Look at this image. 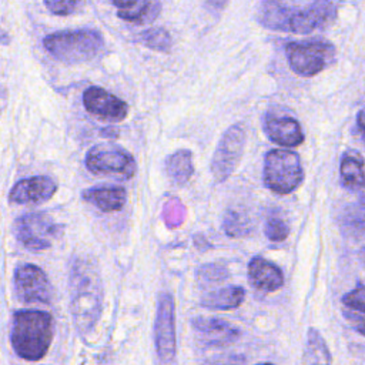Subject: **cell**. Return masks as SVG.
Here are the masks:
<instances>
[{"label": "cell", "mask_w": 365, "mask_h": 365, "mask_svg": "<svg viewBox=\"0 0 365 365\" xmlns=\"http://www.w3.org/2000/svg\"><path fill=\"white\" fill-rule=\"evenodd\" d=\"M264 131L272 143L281 147H298L305 138L301 124L289 115L268 114L264 120Z\"/></svg>", "instance_id": "cell-15"}, {"label": "cell", "mask_w": 365, "mask_h": 365, "mask_svg": "<svg viewBox=\"0 0 365 365\" xmlns=\"http://www.w3.org/2000/svg\"><path fill=\"white\" fill-rule=\"evenodd\" d=\"M247 144L245 127L240 123L231 125L221 135L211 160V174L215 182L225 181L240 164Z\"/></svg>", "instance_id": "cell-7"}, {"label": "cell", "mask_w": 365, "mask_h": 365, "mask_svg": "<svg viewBox=\"0 0 365 365\" xmlns=\"http://www.w3.org/2000/svg\"><path fill=\"white\" fill-rule=\"evenodd\" d=\"M70 307L80 332H90L98 322L103 311V282L90 259L80 258L70 271Z\"/></svg>", "instance_id": "cell-2"}, {"label": "cell", "mask_w": 365, "mask_h": 365, "mask_svg": "<svg viewBox=\"0 0 365 365\" xmlns=\"http://www.w3.org/2000/svg\"><path fill=\"white\" fill-rule=\"evenodd\" d=\"M138 41L145 47L157 51H168L171 47V37L164 29H148L138 36Z\"/></svg>", "instance_id": "cell-23"}, {"label": "cell", "mask_w": 365, "mask_h": 365, "mask_svg": "<svg viewBox=\"0 0 365 365\" xmlns=\"http://www.w3.org/2000/svg\"><path fill=\"white\" fill-rule=\"evenodd\" d=\"M61 225L43 212L24 214L14 221L16 238L30 251L50 248L53 240L61 232Z\"/></svg>", "instance_id": "cell-9"}, {"label": "cell", "mask_w": 365, "mask_h": 365, "mask_svg": "<svg viewBox=\"0 0 365 365\" xmlns=\"http://www.w3.org/2000/svg\"><path fill=\"white\" fill-rule=\"evenodd\" d=\"M338 16V9L331 0H314L304 9L287 6L279 0H264L258 11L259 23L271 30L308 34L331 26Z\"/></svg>", "instance_id": "cell-1"}, {"label": "cell", "mask_w": 365, "mask_h": 365, "mask_svg": "<svg viewBox=\"0 0 365 365\" xmlns=\"http://www.w3.org/2000/svg\"><path fill=\"white\" fill-rule=\"evenodd\" d=\"M83 104L90 114L111 123L123 121L128 114V104L124 100L97 86L83 93Z\"/></svg>", "instance_id": "cell-12"}, {"label": "cell", "mask_w": 365, "mask_h": 365, "mask_svg": "<svg viewBox=\"0 0 365 365\" xmlns=\"http://www.w3.org/2000/svg\"><path fill=\"white\" fill-rule=\"evenodd\" d=\"M228 1H230V0H205V6H207V9H208L210 11L217 13V11L224 10L225 6L228 4Z\"/></svg>", "instance_id": "cell-29"}, {"label": "cell", "mask_w": 365, "mask_h": 365, "mask_svg": "<svg viewBox=\"0 0 365 365\" xmlns=\"http://www.w3.org/2000/svg\"><path fill=\"white\" fill-rule=\"evenodd\" d=\"M11 345L26 361L41 359L53 341V317L40 309L19 311L13 317Z\"/></svg>", "instance_id": "cell-3"}, {"label": "cell", "mask_w": 365, "mask_h": 365, "mask_svg": "<svg viewBox=\"0 0 365 365\" xmlns=\"http://www.w3.org/2000/svg\"><path fill=\"white\" fill-rule=\"evenodd\" d=\"M9 41H10L9 34H7L4 30L0 29V43H1V44H9Z\"/></svg>", "instance_id": "cell-32"}, {"label": "cell", "mask_w": 365, "mask_h": 365, "mask_svg": "<svg viewBox=\"0 0 365 365\" xmlns=\"http://www.w3.org/2000/svg\"><path fill=\"white\" fill-rule=\"evenodd\" d=\"M341 182L351 191H359L364 187V161L356 154H346L339 165Z\"/></svg>", "instance_id": "cell-20"}, {"label": "cell", "mask_w": 365, "mask_h": 365, "mask_svg": "<svg viewBox=\"0 0 365 365\" xmlns=\"http://www.w3.org/2000/svg\"><path fill=\"white\" fill-rule=\"evenodd\" d=\"M291 70L301 77H314L334 61L335 48L325 41L288 43L285 47Z\"/></svg>", "instance_id": "cell-6"}, {"label": "cell", "mask_w": 365, "mask_h": 365, "mask_svg": "<svg viewBox=\"0 0 365 365\" xmlns=\"http://www.w3.org/2000/svg\"><path fill=\"white\" fill-rule=\"evenodd\" d=\"M356 127H358L359 135L364 137V111H362V110L358 111V115H356Z\"/></svg>", "instance_id": "cell-30"}, {"label": "cell", "mask_w": 365, "mask_h": 365, "mask_svg": "<svg viewBox=\"0 0 365 365\" xmlns=\"http://www.w3.org/2000/svg\"><path fill=\"white\" fill-rule=\"evenodd\" d=\"M46 7L57 16H68L77 11L80 0H44Z\"/></svg>", "instance_id": "cell-28"}, {"label": "cell", "mask_w": 365, "mask_h": 365, "mask_svg": "<svg viewBox=\"0 0 365 365\" xmlns=\"http://www.w3.org/2000/svg\"><path fill=\"white\" fill-rule=\"evenodd\" d=\"M43 44L58 61L77 64L96 58L104 47V38L97 30L81 29L53 33L43 40Z\"/></svg>", "instance_id": "cell-4"}, {"label": "cell", "mask_w": 365, "mask_h": 365, "mask_svg": "<svg viewBox=\"0 0 365 365\" xmlns=\"http://www.w3.org/2000/svg\"><path fill=\"white\" fill-rule=\"evenodd\" d=\"M160 11H161L160 0H137L133 6L127 9H118L117 14L120 19L125 21L145 24V23H151L158 16Z\"/></svg>", "instance_id": "cell-21"}, {"label": "cell", "mask_w": 365, "mask_h": 365, "mask_svg": "<svg viewBox=\"0 0 365 365\" xmlns=\"http://www.w3.org/2000/svg\"><path fill=\"white\" fill-rule=\"evenodd\" d=\"M118 9H127L130 6H133L137 0H111Z\"/></svg>", "instance_id": "cell-31"}, {"label": "cell", "mask_w": 365, "mask_h": 365, "mask_svg": "<svg viewBox=\"0 0 365 365\" xmlns=\"http://www.w3.org/2000/svg\"><path fill=\"white\" fill-rule=\"evenodd\" d=\"M197 277H198L200 282H202V284L220 282V281H224L225 278L230 277V271L224 265H220V264L214 262V264L202 265L198 269Z\"/></svg>", "instance_id": "cell-25"}, {"label": "cell", "mask_w": 365, "mask_h": 365, "mask_svg": "<svg viewBox=\"0 0 365 365\" xmlns=\"http://www.w3.org/2000/svg\"><path fill=\"white\" fill-rule=\"evenodd\" d=\"M14 284L19 298L24 302L48 304L51 299V284L37 265H20L14 272Z\"/></svg>", "instance_id": "cell-11"}, {"label": "cell", "mask_w": 365, "mask_h": 365, "mask_svg": "<svg viewBox=\"0 0 365 365\" xmlns=\"http://www.w3.org/2000/svg\"><path fill=\"white\" fill-rule=\"evenodd\" d=\"M245 298V291L241 287H224L211 292H207L200 304L208 309L228 311L238 308Z\"/></svg>", "instance_id": "cell-18"}, {"label": "cell", "mask_w": 365, "mask_h": 365, "mask_svg": "<svg viewBox=\"0 0 365 365\" xmlns=\"http://www.w3.org/2000/svg\"><path fill=\"white\" fill-rule=\"evenodd\" d=\"M248 281L261 292H274L284 285V275L274 262L262 257H254L248 262Z\"/></svg>", "instance_id": "cell-16"}, {"label": "cell", "mask_w": 365, "mask_h": 365, "mask_svg": "<svg viewBox=\"0 0 365 365\" xmlns=\"http://www.w3.org/2000/svg\"><path fill=\"white\" fill-rule=\"evenodd\" d=\"M57 191V182L47 175H34L17 181L9 200L14 204H40L50 200Z\"/></svg>", "instance_id": "cell-13"}, {"label": "cell", "mask_w": 365, "mask_h": 365, "mask_svg": "<svg viewBox=\"0 0 365 365\" xmlns=\"http://www.w3.org/2000/svg\"><path fill=\"white\" fill-rule=\"evenodd\" d=\"M86 167L94 174L120 178H131L137 171V163L128 151L108 144L90 148L86 155Z\"/></svg>", "instance_id": "cell-8"}, {"label": "cell", "mask_w": 365, "mask_h": 365, "mask_svg": "<svg viewBox=\"0 0 365 365\" xmlns=\"http://www.w3.org/2000/svg\"><path fill=\"white\" fill-rule=\"evenodd\" d=\"M264 182L275 194L292 192L304 180L299 155L287 148H275L265 154Z\"/></svg>", "instance_id": "cell-5"}, {"label": "cell", "mask_w": 365, "mask_h": 365, "mask_svg": "<svg viewBox=\"0 0 365 365\" xmlns=\"http://www.w3.org/2000/svg\"><path fill=\"white\" fill-rule=\"evenodd\" d=\"M165 173L175 185L187 184L194 174L192 153L181 148L168 155L165 160Z\"/></svg>", "instance_id": "cell-19"}, {"label": "cell", "mask_w": 365, "mask_h": 365, "mask_svg": "<svg viewBox=\"0 0 365 365\" xmlns=\"http://www.w3.org/2000/svg\"><path fill=\"white\" fill-rule=\"evenodd\" d=\"M342 305L345 307V309H351L355 312H361L364 314L365 309V292H364V284L359 281L358 285L346 292L342 298H341Z\"/></svg>", "instance_id": "cell-26"}, {"label": "cell", "mask_w": 365, "mask_h": 365, "mask_svg": "<svg viewBox=\"0 0 365 365\" xmlns=\"http://www.w3.org/2000/svg\"><path fill=\"white\" fill-rule=\"evenodd\" d=\"M191 327L207 345L212 346H225L240 338V329L221 318L197 317L191 319Z\"/></svg>", "instance_id": "cell-14"}, {"label": "cell", "mask_w": 365, "mask_h": 365, "mask_svg": "<svg viewBox=\"0 0 365 365\" xmlns=\"http://www.w3.org/2000/svg\"><path fill=\"white\" fill-rule=\"evenodd\" d=\"M154 345L157 358L161 364L175 362V308L174 298L168 292H163L158 297L154 322Z\"/></svg>", "instance_id": "cell-10"}, {"label": "cell", "mask_w": 365, "mask_h": 365, "mask_svg": "<svg viewBox=\"0 0 365 365\" xmlns=\"http://www.w3.org/2000/svg\"><path fill=\"white\" fill-rule=\"evenodd\" d=\"M224 230L228 235L240 237L247 234L248 225H247V221L238 212L228 211L224 218Z\"/></svg>", "instance_id": "cell-27"}, {"label": "cell", "mask_w": 365, "mask_h": 365, "mask_svg": "<svg viewBox=\"0 0 365 365\" xmlns=\"http://www.w3.org/2000/svg\"><path fill=\"white\" fill-rule=\"evenodd\" d=\"M86 202H90L103 212L120 211L127 201V191L120 185L111 187H93L81 194Z\"/></svg>", "instance_id": "cell-17"}, {"label": "cell", "mask_w": 365, "mask_h": 365, "mask_svg": "<svg viewBox=\"0 0 365 365\" xmlns=\"http://www.w3.org/2000/svg\"><path fill=\"white\" fill-rule=\"evenodd\" d=\"M264 232H265L268 240L275 241V242H281V241L287 240V237L289 235V227H288V224L284 218L274 214V215H269L265 220Z\"/></svg>", "instance_id": "cell-24"}, {"label": "cell", "mask_w": 365, "mask_h": 365, "mask_svg": "<svg viewBox=\"0 0 365 365\" xmlns=\"http://www.w3.org/2000/svg\"><path fill=\"white\" fill-rule=\"evenodd\" d=\"M302 361L305 364H329L332 361L324 338L314 328H311L307 334V345Z\"/></svg>", "instance_id": "cell-22"}]
</instances>
